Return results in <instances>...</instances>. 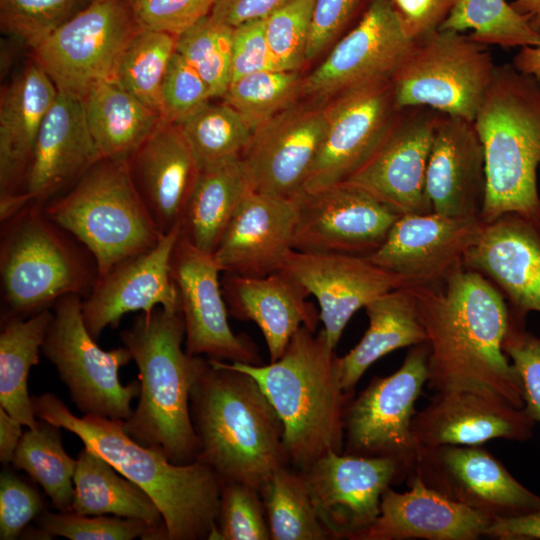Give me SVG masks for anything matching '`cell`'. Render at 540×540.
Here are the masks:
<instances>
[{
  "label": "cell",
  "instance_id": "603a6c76",
  "mask_svg": "<svg viewBox=\"0 0 540 540\" xmlns=\"http://www.w3.org/2000/svg\"><path fill=\"white\" fill-rule=\"evenodd\" d=\"M484 224L479 217L435 212L400 215L383 243L366 257L404 278L408 286L432 284L463 265Z\"/></svg>",
  "mask_w": 540,
  "mask_h": 540
},
{
  "label": "cell",
  "instance_id": "ac0fdd59",
  "mask_svg": "<svg viewBox=\"0 0 540 540\" xmlns=\"http://www.w3.org/2000/svg\"><path fill=\"white\" fill-rule=\"evenodd\" d=\"M293 250L369 255L400 216L363 189L342 182L294 197Z\"/></svg>",
  "mask_w": 540,
  "mask_h": 540
},
{
  "label": "cell",
  "instance_id": "d6a6232c",
  "mask_svg": "<svg viewBox=\"0 0 540 540\" xmlns=\"http://www.w3.org/2000/svg\"><path fill=\"white\" fill-rule=\"evenodd\" d=\"M369 326L359 343L343 357L338 369L344 391L351 394L364 372L397 349L427 342L412 294L407 286L390 291L365 308Z\"/></svg>",
  "mask_w": 540,
  "mask_h": 540
},
{
  "label": "cell",
  "instance_id": "30bf717a",
  "mask_svg": "<svg viewBox=\"0 0 540 540\" xmlns=\"http://www.w3.org/2000/svg\"><path fill=\"white\" fill-rule=\"evenodd\" d=\"M82 298L68 295L52 307L42 353L55 366L73 403L84 415L127 420L131 402L139 396L140 383L123 385L119 370L132 360L125 346L103 350L85 326Z\"/></svg>",
  "mask_w": 540,
  "mask_h": 540
},
{
  "label": "cell",
  "instance_id": "ee69618b",
  "mask_svg": "<svg viewBox=\"0 0 540 540\" xmlns=\"http://www.w3.org/2000/svg\"><path fill=\"white\" fill-rule=\"evenodd\" d=\"M233 31L208 14L176 35L175 50L201 75L212 98L223 97L231 83Z\"/></svg>",
  "mask_w": 540,
  "mask_h": 540
},
{
  "label": "cell",
  "instance_id": "6da1fadb",
  "mask_svg": "<svg viewBox=\"0 0 540 540\" xmlns=\"http://www.w3.org/2000/svg\"><path fill=\"white\" fill-rule=\"evenodd\" d=\"M429 347V389L480 390L523 408L522 386L503 350L510 311L478 271L464 264L442 280L407 286Z\"/></svg>",
  "mask_w": 540,
  "mask_h": 540
},
{
  "label": "cell",
  "instance_id": "11a10c76",
  "mask_svg": "<svg viewBox=\"0 0 540 540\" xmlns=\"http://www.w3.org/2000/svg\"><path fill=\"white\" fill-rule=\"evenodd\" d=\"M231 82L251 73L278 70L266 36V18L234 27L231 48Z\"/></svg>",
  "mask_w": 540,
  "mask_h": 540
},
{
  "label": "cell",
  "instance_id": "484cf974",
  "mask_svg": "<svg viewBox=\"0 0 540 540\" xmlns=\"http://www.w3.org/2000/svg\"><path fill=\"white\" fill-rule=\"evenodd\" d=\"M294 198L249 189L213 255L222 272L263 277L281 270L293 250Z\"/></svg>",
  "mask_w": 540,
  "mask_h": 540
},
{
  "label": "cell",
  "instance_id": "f1b7e54d",
  "mask_svg": "<svg viewBox=\"0 0 540 540\" xmlns=\"http://www.w3.org/2000/svg\"><path fill=\"white\" fill-rule=\"evenodd\" d=\"M463 264L496 282L512 316L525 320L529 312H540V235L529 220L508 214L484 224Z\"/></svg>",
  "mask_w": 540,
  "mask_h": 540
},
{
  "label": "cell",
  "instance_id": "9c48e42d",
  "mask_svg": "<svg viewBox=\"0 0 540 540\" xmlns=\"http://www.w3.org/2000/svg\"><path fill=\"white\" fill-rule=\"evenodd\" d=\"M496 66L489 46L451 30L414 41L392 79L399 108L424 106L474 121Z\"/></svg>",
  "mask_w": 540,
  "mask_h": 540
},
{
  "label": "cell",
  "instance_id": "e0dca14e",
  "mask_svg": "<svg viewBox=\"0 0 540 540\" xmlns=\"http://www.w3.org/2000/svg\"><path fill=\"white\" fill-rule=\"evenodd\" d=\"M414 41L405 33L390 0H373L357 24L303 80V93L332 99L365 85L390 81Z\"/></svg>",
  "mask_w": 540,
  "mask_h": 540
},
{
  "label": "cell",
  "instance_id": "91938a15",
  "mask_svg": "<svg viewBox=\"0 0 540 540\" xmlns=\"http://www.w3.org/2000/svg\"><path fill=\"white\" fill-rule=\"evenodd\" d=\"M22 424L0 408V461L12 463L16 449L23 436Z\"/></svg>",
  "mask_w": 540,
  "mask_h": 540
},
{
  "label": "cell",
  "instance_id": "680465c9",
  "mask_svg": "<svg viewBox=\"0 0 540 540\" xmlns=\"http://www.w3.org/2000/svg\"><path fill=\"white\" fill-rule=\"evenodd\" d=\"M484 536L499 540H540V511L493 520Z\"/></svg>",
  "mask_w": 540,
  "mask_h": 540
},
{
  "label": "cell",
  "instance_id": "6f0895ef",
  "mask_svg": "<svg viewBox=\"0 0 540 540\" xmlns=\"http://www.w3.org/2000/svg\"><path fill=\"white\" fill-rule=\"evenodd\" d=\"M291 0H217L210 15L236 27L250 20L267 18Z\"/></svg>",
  "mask_w": 540,
  "mask_h": 540
},
{
  "label": "cell",
  "instance_id": "4316f807",
  "mask_svg": "<svg viewBox=\"0 0 540 540\" xmlns=\"http://www.w3.org/2000/svg\"><path fill=\"white\" fill-rule=\"evenodd\" d=\"M407 480L408 491L388 487L383 492L378 517L353 540H475L493 521L431 489L416 475Z\"/></svg>",
  "mask_w": 540,
  "mask_h": 540
},
{
  "label": "cell",
  "instance_id": "f5cc1de1",
  "mask_svg": "<svg viewBox=\"0 0 540 540\" xmlns=\"http://www.w3.org/2000/svg\"><path fill=\"white\" fill-rule=\"evenodd\" d=\"M43 500L32 486L15 475L0 477V539L14 540L43 511Z\"/></svg>",
  "mask_w": 540,
  "mask_h": 540
},
{
  "label": "cell",
  "instance_id": "44dd1931",
  "mask_svg": "<svg viewBox=\"0 0 540 540\" xmlns=\"http://www.w3.org/2000/svg\"><path fill=\"white\" fill-rule=\"evenodd\" d=\"M281 270L317 299L321 330L333 348L356 311L390 291L408 286L404 278L363 255L292 250Z\"/></svg>",
  "mask_w": 540,
  "mask_h": 540
},
{
  "label": "cell",
  "instance_id": "2e32d148",
  "mask_svg": "<svg viewBox=\"0 0 540 540\" xmlns=\"http://www.w3.org/2000/svg\"><path fill=\"white\" fill-rule=\"evenodd\" d=\"M302 471L328 537L352 540L378 517L383 492L409 477L396 459L335 451Z\"/></svg>",
  "mask_w": 540,
  "mask_h": 540
},
{
  "label": "cell",
  "instance_id": "d6986e66",
  "mask_svg": "<svg viewBox=\"0 0 540 540\" xmlns=\"http://www.w3.org/2000/svg\"><path fill=\"white\" fill-rule=\"evenodd\" d=\"M99 159L83 98L58 91L37 135L18 194L0 204V220L28 205L45 207L68 191Z\"/></svg>",
  "mask_w": 540,
  "mask_h": 540
},
{
  "label": "cell",
  "instance_id": "60d3db41",
  "mask_svg": "<svg viewBox=\"0 0 540 540\" xmlns=\"http://www.w3.org/2000/svg\"><path fill=\"white\" fill-rule=\"evenodd\" d=\"M440 29L470 30L473 40L504 49L540 44V32L506 0H456Z\"/></svg>",
  "mask_w": 540,
  "mask_h": 540
},
{
  "label": "cell",
  "instance_id": "1f68e13d",
  "mask_svg": "<svg viewBox=\"0 0 540 540\" xmlns=\"http://www.w3.org/2000/svg\"><path fill=\"white\" fill-rule=\"evenodd\" d=\"M58 89L36 62L7 84L0 100V204L15 197L22 185L41 125Z\"/></svg>",
  "mask_w": 540,
  "mask_h": 540
},
{
  "label": "cell",
  "instance_id": "7dc6e473",
  "mask_svg": "<svg viewBox=\"0 0 540 540\" xmlns=\"http://www.w3.org/2000/svg\"><path fill=\"white\" fill-rule=\"evenodd\" d=\"M315 0H291L266 18V36L278 70L298 71L307 61Z\"/></svg>",
  "mask_w": 540,
  "mask_h": 540
},
{
  "label": "cell",
  "instance_id": "d4e9b609",
  "mask_svg": "<svg viewBox=\"0 0 540 540\" xmlns=\"http://www.w3.org/2000/svg\"><path fill=\"white\" fill-rule=\"evenodd\" d=\"M536 422L524 408L493 392H436L414 414L411 431L418 447L444 444L482 445L495 439L528 441Z\"/></svg>",
  "mask_w": 540,
  "mask_h": 540
},
{
  "label": "cell",
  "instance_id": "db71d44e",
  "mask_svg": "<svg viewBox=\"0 0 540 540\" xmlns=\"http://www.w3.org/2000/svg\"><path fill=\"white\" fill-rule=\"evenodd\" d=\"M372 1L315 0L307 61L320 55L353 20H360Z\"/></svg>",
  "mask_w": 540,
  "mask_h": 540
},
{
  "label": "cell",
  "instance_id": "681fc988",
  "mask_svg": "<svg viewBox=\"0 0 540 540\" xmlns=\"http://www.w3.org/2000/svg\"><path fill=\"white\" fill-rule=\"evenodd\" d=\"M212 98L197 70L176 50L169 61L161 86V117L178 123Z\"/></svg>",
  "mask_w": 540,
  "mask_h": 540
},
{
  "label": "cell",
  "instance_id": "e575fe53",
  "mask_svg": "<svg viewBox=\"0 0 540 540\" xmlns=\"http://www.w3.org/2000/svg\"><path fill=\"white\" fill-rule=\"evenodd\" d=\"M249 189L242 157L200 168L184 211L181 234L198 249L213 254Z\"/></svg>",
  "mask_w": 540,
  "mask_h": 540
},
{
  "label": "cell",
  "instance_id": "8d00e7d4",
  "mask_svg": "<svg viewBox=\"0 0 540 540\" xmlns=\"http://www.w3.org/2000/svg\"><path fill=\"white\" fill-rule=\"evenodd\" d=\"M52 308L28 317L2 320L0 333V404L22 425L32 429L38 420L28 392L31 367L38 364Z\"/></svg>",
  "mask_w": 540,
  "mask_h": 540
},
{
  "label": "cell",
  "instance_id": "7402d4cb",
  "mask_svg": "<svg viewBox=\"0 0 540 540\" xmlns=\"http://www.w3.org/2000/svg\"><path fill=\"white\" fill-rule=\"evenodd\" d=\"M326 122V105H293L256 128L242 156L250 189L284 198L298 195Z\"/></svg>",
  "mask_w": 540,
  "mask_h": 540
},
{
  "label": "cell",
  "instance_id": "ba28073f",
  "mask_svg": "<svg viewBox=\"0 0 540 540\" xmlns=\"http://www.w3.org/2000/svg\"><path fill=\"white\" fill-rule=\"evenodd\" d=\"M44 210L94 255L100 276L163 236L136 190L127 158L99 159Z\"/></svg>",
  "mask_w": 540,
  "mask_h": 540
},
{
  "label": "cell",
  "instance_id": "f6af8a7d",
  "mask_svg": "<svg viewBox=\"0 0 540 540\" xmlns=\"http://www.w3.org/2000/svg\"><path fill=\"white\" fill-rule=\"evenodd\" d=\"M37 523L49 538L59 536L70 540L164 539L163 534L148 523L118 516L43 511L37 517Z\"/></svg>",
  "mask_w": 540,
  "mask_h": 540
},
{
  "label": "cell",
  "instance_id": "74e56055",
  "mask_svg": "<svg viewBox=\"0 0 540 540\" xmlns=\"http://www.w3.org/2000/svg\"><path fill=\"white\" fill-rule=\"evenodd\" d=\"M60 427L39 419L23 434L12 464L37 482L61 512L71 511L77 459L66 453Z\"/></svg>",
  "mask_w": 540,
  "mask_h": 540
},
{
  "label": "cell",
  "instance_id": "be15d7a7",
  "mask_svg": "<svg viewBox=\"0 0 540 540\" xmlns=\"http://www.w3.org/2000/svg\"><path fill=\"white\" fill-rule=\"evenodd\" d=\"M537 230H538L539 235H540V220H539V223H538V226H537Z\"/></svg>",
  "mask_w": 540,
  "mask_h": 540
},
{
  "label": "cell",
  "instance_id": "7bdbcfd3",
  "mask_svg": "<svg viewBox=\"0 0 540 540\" xmlns=\"http://www.w3.org/2000/svg\"><path fill=\"white\" fill-rule=\"evenodd\" d=\"M303 80L298 71H260L232 81L222 98L255 130L294 105Z\"/></svg>",
  "mask_w": 540,
  "mask_h": 540
},
{
  "label": "cell",
  "instance_id": "f546056e",
  "mask_svg": "<svg viewBox=\"0 0 540 540\" xmlns=\"http://www.w3.org/2000/svg\"><path fill=\"white\" fill-rule=\"evenodd\" d=\"M127 160L136 190L160 233L181 227L199 167L178 124L162 121Z\"/></svg>",
  "mask_w": 540,
  "mask_h": 540
},
{
  "label": "cell",
  "instance_id": "f907efd6",
  "mask_svg": "<svg viewBox=\"0 0 540 540\" xmlns=\"http://www.w3.org/2000/svg\"><path fill=\"white\" fill-rule=\"evenodd\" d=\"M503 350L519 377L523 408L535 422H540V338L525 329L524 320L510 314Z\"/></svg>",
  "mask_w": 540,
  "mask_h": 540
},
{
  "label": "cell",
  "instance_id": "6125c7cd",
  "mask_svg": "<svg viewBox=\"0 0 540 540\" xmlns=\"http://www.w3.org/2000/svg\"><path fill=\"white\" fill-rule=\"evenodd\" d=\"M512 7L540 32V0H512Z\"/></svg>",
  "mask_w": 540,
  "mask_h": 540
},
{
  "label": "cell",
  "instance_id": "5b68a950",
  "mask_svg": "<svg viewBox=\"0 0 540 540\" xmlns=\"http://www.w3.org/2000/svg\"><path fill=\"white\" fill-rule=\"evenodd\" d=\"M225 362V361H224ZM253 377L278 414L289 462L305 470L329 451L343 453L344 391L338 356L320 330L302 326L267 365L225 362Z\"/></svg>",
  "mask_w": 540,
  "mask_h": 540
},
{
  "label": "cell",
  "instance_id": "3957f363",
  "mask_svg": "<svg viewBox=\"0 0 540 540\" xmlns=\"http://www.w3.org/2000/svg\"><path fill=\"white\" fill-rule=\"evenodd\" d=\"M190 410L199 440L197 460L222 482L260 491L289 462L282 422L249 374L209 359L192 390Z\"/></svg>",
  "mask_w": 540,
  "mask_h": 540
},
{
  "label": "cell",
  "instance_id": "bcb514c9",
  "mask_svg": "<svg viewBox=\"0 0 540 540\" xmlns=\"http://www.w3.org/2000/svg\"><path fill=\"white\" fill-rule=\"evenodd\" d=\"M93 0H0L2 29L35 48Z\"/></svg>",
  "mask_w": 540,
  "mask_h": 540
},
{
  "label": "cell",
  "instance_id": "8fae6325",
  "mask_svg": "<svg viewBox=\"0 0 540 540\" xmlns=\"http://www.w3.org/2000/svg\"><path fill=\"white\" fill-rule=\"evenodd\" d=\"M138 29L127 0H93L35 48V61L59 92L84 98L97 83L113 79Z\"/></svg>",
  "mask_w": 540,
  "mask_h": 540
},
{
  "label": "cell",
  "instance_id": "9f6ffc18",
  "mask_svg": "<svg viewBox=\"0 0 540 540\" xmlns=\"http://www.w3.org/2000/svg\"><path fill=\"white\" fill-rule=\"evenodd\" d=\"M390 1L407 36L417 41L441 28L456 0Z\"/></svg>",
  "mask_w": 540,
  "mask_h": 540
},
{
  "label": "cell",
  "instance_id": "52a82bcc",
  "mask_svg": "<svg viewBox=\"0 0 540 540\" xmlns=\"http://www.w3.org/2000/svg\"><path fill=\"white\" fill-rule=\"evenodd\" d=\"M0 221L2 320L92 292L100 277L94 255L44 207L28 205Z\"/></svg>",
  "mask_w": 540,
  "mask_h": 540
},
{
  "label": "cell",
  "instance_id": "816d5d0a",
  "mask_svg": "<svg viewBox=\"0 0 540 540\" xmlns=\"http://www.w3.org/2000/svg\"><path fill=\"white\" fill-rule=\"evenodd\" d=\"M217 0H127L138 28L177 35L210 14Z\"/></svg>",
  "mask_w": 540,
  "mask_h": 540
},
{
  "label": "cell",
  "instance_id": "b9f144b4",
  "mask_svg": "<svg viewBox=\"0 0 540 540\" xmlns=\"http://www.w3.org/2000/svg\"><path fill=\"white\" fill-rule=\"evenodd\" d=\"M175 45L176 35L138 28L127 43L115 72L114 78L124 89L159 113L161 86Z\"/></svg>",
  "mask_w": 540,
  "mask_h": 540
},
{
  "label": "cell",
  "instance_id": "277c9868",
  "mask_svg": "<svg viewBox=\"0 0 540 540\" xmlns=\"http://www.w3.org/2000/svg\"><path fill=\"white\" fill-rule=\"evenodd\" d=\"M120 338L137 365L140 383L137 406L123 421L125 431L175 464L196 461L199 440L191 417V393L209 359L183 350L181 310L158 307L142 313L120 332Z\"/></svg>",
  "mask_w": 540,
  "mask_h": 540
},
{
  "label": "cell",
  "instance_id": "9a60e30c",
  "mask_svg": "<svg viewBox=\"0 0 540 540\" xmlns=\"http://www.w3.org/2000/svg\"><path fill=\"white\" fill-rule=\"evenodd\" d=\"M170 271L184 320L185 350L210 360L260 365L254 343L235 334L229 325L222 270L214 255L195 247L180 232L172 250Z\"/></svg>",
  "mask_w": 540,
  "mask_h": 540
},
{
  "label": "cell",
  "instance_id": "ab89813d",
  "mask_svg": "<svg viewBox=\"0 0 540 540\" xmlns=\"http://www.w3.org/2000/svg\"><path fill=\"white\" fill-rule=\"evenodd\" d=\"M177 124L199 169L242 157L254 132L225 102H207Z\"/></svg>",
  "mask_w": 540,
  "mask_h": 540
},
{
  "label": "cell",
  "instance_id": "8992f818",
  "mask_svg": "<svg viewBox=\"0 0 540 540\" xmlns=\"http://www.w3.org/2000/svg\"><path fill=\"white\" fill-rule=\"evenodd\" d=\"M484 149L486 188L479 217L485 224L517 214L540 220V85L511 63L497 65L474 120Z\"/></svg>",
  "mask_w": 540,
  "mask_h": 540
},
{
  "label": "cell",
  "instance_id": "4dcf8cb0",
  "mask_svg": "<svg viewBox=\"0 0 540 540\" xmlns=\"http://www.w3.org/2000/svg\"><path fill=\"white\" fill-rule=\"evenodd\" d=\"M221 286L228 312L253 321L261 330L270 362L279 359L302 327L316 331L320 315L306 290L286 272L246 277L223 272Z\"/></svg>",
  "mask_w": 540,
  "mask_h": 540
},
{
  "label": "cell",
  "instance_id": "94428289",
  "mask_svg": "<svg viewBox=\"0 0 540 540\" xmlns=\"http://www.w3.org/2000/svg\"><path fill=\"white\" fill-rule=\"evenodd\" d=\"M511 64L519 72L534 78L540 85V44L519 48Z\"/></svg>",
  "mask_w": 540,
  "mask_h": 540
},
{
  "label": "cell",
  "instance_id": "d590c367",
  "mask_svg": "<svg viewBox=\"0 0 540 540\" xmlns=\"http://www.w3.org/2000/svg\"><path fill=\"white\" fill-rule=\"evenodd\" d=\"M73 484L71 512L139 519L159 530L166 540L162 515L151 497L95 451L87 447L80 451Z\"/></svg>",
  "mask_w": 540,
  "mask_h": 540
},
{
  "label": "cell",
  "instance_id": "5bb4252c",
  "mask_svg": "<svg viewBox=\"0 0 540 540\" xmlns=\"http://www.w3.org/2000/svg\"><path fill=\"white\" fill-rule=\"evenodd\" d=\"M326 108V129L303 192L348 180L381 144L401 109L392 80L344 92Z\"/></svg>",
  "mask_w": 540,
  "mask_h": 540
},
{
  "label": "cell",
  "instance_id": "7c38bea8",
  "mask_svg": "<svg viewBox=\"0 0 540 540\" xmlns=\"http://www.w3.org/2000/svg\"><path fill=\"white\" fill-rule=\"evenodd\" d=\"M428 343L408 352L401 367L373 379L344 414L345 453L389 457L414 471L417 446L411 423L415 403L428 380Z\"/></svg>",
  "mask_w": 540,
  "mask_h": 540
},
{
  "label": "cell",
  "instance_id": "ffe728a7",
  "mask_svg": "<svg viewBox=\"0 0 540 540\" xmlns=\"http://www.w3.org/2000/svg\"><path fill=\"white\" fill-rule=\"evenodd\" d=\"M439 115L424 106L401 108L378 148L345 182L368 192L399 215L433 212L426 173Z\"/></svg>",
  "mask_w": 540,
  "mask_h": 540
},
{
  "label": "cell",
  "instance_id": "836d02e7",
  "mask_svg": "<svg viewBox=\"0 0 540 540\" xmlns=\"http://www.w3.org/2000/svg\"><path fill=\"white\" fill-rule=\"evenodd\" d=\"M83 100L87 125L101 158H128L163 121L159 112L115 78L94 85Z\"/></svg>",
  "mask_w": 540,
  "mask_h": 540
},
{
  "label": "cell",
  "instance_id": "c3c4849f",
  "mask_svg": "<svg viewBox=\"0 0 540 540\" xmlns=\"http://www.w3.org/2000/svg\"><path fill=\"white\" fill-rule=\"evenodd\" d=\"M217 539H271L264 503L257 489L243 483L222 482Z\"/></svg>",
  "mask_w": 540,
  "mask_h": 540
},
{
  "label": "cell",
  "instance_id": "cb8c5ba5",
  "mask_svg": "<svg viewBox=\"0 0 540 540\" xmlns=\"http://www.w3.org/2000/svg\"><path fill=\"white\" fill-rule=\"evenodd\" d=\"M181 227L164 234L146 252L125 259L101 275L92 292L82 300L86 328L97 340L108 327H117L130 312L150 313L161 307L180 310L170 259Z\"/></svg>",
  "mask_w": 540,
  "mask_h": 540
},
{
  "label": "cell",
  "instance_id": "83f0119b",
  "mask_svg": "<svg viewBox=\"0 0 540 540\" xmlns=\"http://www.w3.org/2000/svg\"><path fill=\"white\" fill-rule=\"evenodd\" d=\"M485 188L484 149L474 121L440 113L426 173L433 212L479 217Z\"/></svg>",
  "mask_w": 540,
  "mask_h": 540
},
{
  "label": "cell",
  "instance_id": "4fadbf2b",
  "mask_svg": "<svg viewBox=\"0 0 540 540\" xmlns=\"http://www.w3.org/2000/svg\"><path fill=\"white\" fill-rule=\"evenodd\" d=\"M411 475L492 520L540 511V496L522 485L482 445L418 447Z\"/></svg>",
  "mask_w": 540,
  "mask_h": 540
},
{
  "label": "cell",
  "instance_id": "7a4b0ae2",
  "mask_svg": "<svg viewBox=\"0 0 540 540\" xmlns=\"http://www.w3.org/2000/svg\"><path fill=\"white\" fill-rule=\"evenodd\" d=\"M32 403L38 419L78 436L151 497L162 515L166 540L216 538L222 481L210 466L198 460L175 464L134 440L123 421L78 417L52 393L34 396Z\"/></svg>",
  "mask_w": 540,
  "mask_h": 540
},
{
  "label": "cell",
  "instance_id": "f35d334b",
  "mask_svg": "<svg viewBox=\"0 0 540 540\" xmlns=\"http://www.w3.org/2000/svg\"><path fill=\"white\" fill-rule=\"evenodd\" d=\"M272 540H324L328 535L302 470L279 468L259 491Z\"/></svg>",
  "mask_w": 540,
  "mask_h": 540
}]
</instances>
